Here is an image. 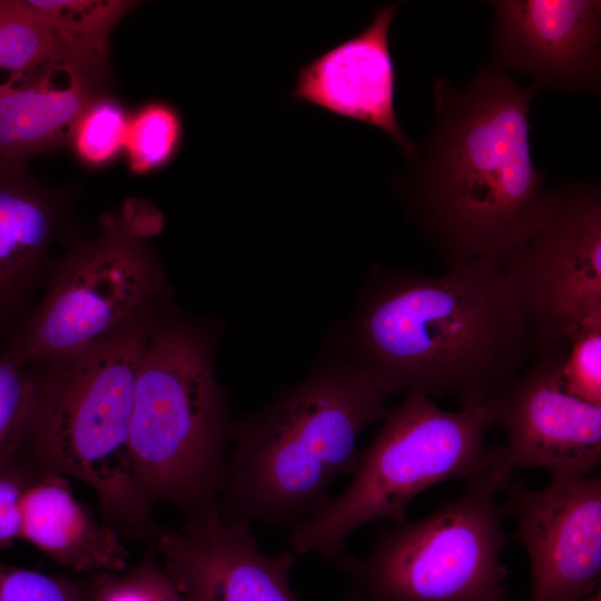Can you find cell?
<instances>
[{
	"mask_svg": "<svg viewBox=\"0 0 601 601\" xmlns=\"http://www.w3.org/2000/svg\"><path fill=\"white\" fill-rule=\"evenodd\" d=\"M335 345L386 395L484 405L532 361L533 335L500 257L439 276L374 268Z\"/></svg>",
	"mask_w": 601,
	"mask_h": 601,
	"instance_id": "cell-1",
	"label": "cell"
},
{
	"mask_svg": "<svg viewBox=\"0 0 601 601\" xmlns=\"http://www.w3.org/2000/svg\"><path fill=\"white\" fill-rule=\"evenodd\" d=\"M538 90L494 65L463 88L435 82L433 122L393 187L447 267L501 257L543 223L552 190L529 144Z\"/></svg>",
	"mask_w": 601,
	"mask_h": 601,
	"instance_id": "cell-2",
	"label": "cell"
},
{
	"mask_svg": "<svg viewBox=\"0 0 601 601\" xmlns=\"http://www.w3.org/2000/svg\"><path fill=\"white\" fill-rule=\"evenodd\" d=\"M386 394L336 346L296 384L236 421L218 497L228 523L292 526L322 512L356 470L357 441L388 412Z\"/></svg>",
	"mask_w": 601,
	"mask_h": 601,
	"instance_id": "cell-3",
	"label": "cell"
},
{
	"mask_svg": "<svg viewBox=\"0 0 601 601\" xmlns=\"http://www.w3.org/2000/svg\"><path fill=\"white\" fill-rule=\"evenodd\" d=\"M150 335L127 325L108 338L50 362L35 377L27 436L40 472L71 476L96 493L106 524L152 540L158 525L134 479L129 430L135 384Z\"/></svg>",
	"mask_w": 601,
	"mask_h": 601,
	"instance_id": "cell-4",
	"label": "cell"
},
{
	"mask_svg": "<svg viewBox=\"0 0 601 601\" xmlns=\"http://www.w3.org/2000/svg\"><path fill=\"white\" fill-rule=\"evenodd\" d=\"M213 343L180 324L149 337L138 367L129 446L136 489L185 518L216 508L235 421L214 370Z\"/></svg>",
	"mask_w": 601,
	"mask_h": 601,
	"instance_id": "cell-5",
	"label": "cell"
},
{
	"mask_svg": "<svg viewBox=\"0 0 601 601\" xmlns=\"http://www.w3.org/2000/svg\"><path fill=\"white\" fill-rule=\"evenodd\" d=\"M492 426L487 403L447 412L424 394L407 393L359 452L345 491L292 529L290 551L337 561L359 528L378 520L405 522L407 505L421 492L449 480L467 481L502 457L503 445L485 443Z\"/></svg>",
	"mask_w": 601,
	"mask_h": 601,
	"instance_id": "cell-6",
	"label": "cell"
},
{
	"mask_svg": "<svg viewBox=\"0 0 601 601\" xmlns=\"http://www.w3.org/2000/svg\"><path fill=\"white\" fill-rule=\"evenodd\" d=\"M512 474L504 453L430 515L395 524L363 559L337 562L370 601H510L501 553L508 543L496 501Z\"/></svg>",
	"mask_w": 601,
	"mask_h": 601,
	"instance_id": "cell-7",
	"label": "cell"
},
{
	"mask_svg": "<svg viewBox=\"0 0 601 601\" xmlns=\"http://www.w3.org/2000/svg\"><path fill=\"white\" fill-rule=\"evenodd\" d=\"M155 208L129 204L101 220L100 233L59 269L47 296L11 349L28 364L86 349L129 325L164 277L144 239L159 233Z\"/></svg>",
	"mask_w": 601,
	"mask_h": 601,
	"instance_id": "cell-8",
	"label": "cell"
},
{
	"mask_svg": "<svg viewBox=\"0 0 601 601\" xmlns=\"http://www.w3.org/2000/svg\"><path fill=\"white\" fill-rule=\"evenodd\" d=\"M528 318L534 353L601 322V191L570 181L551 193L543 223L500 257Z\"/></svg>",
	"mask_w": 601,
	"mask_h": 601,
	"instance_id": "cell-9",
	"label": "cell"
},
{
	"mask_svg": "<svg viewBox=\"0 0 601 601\" xmlns=\"http://www.w3.org/2000/svg\"><path fill=\"white\" fill-rule=\"evenodd\" d=\"M565 343L534 353L487 403L506 443L504 465L540 467L553 480L590 476L601 462V406L571 395L562 381Z\"/></svg>",
	"mask_w": 601,
	"mask_h": 601,
	"instance_id": "cell-10",
	"label": "cell"
},
{
	"mask_svg": "<svg viewBox=\"0 0 601 601\" xmlns=\"http://www.w3.org/2000/svg\"><path fill=\"white\" fill-rule=\"evenodd\" d=\"M513 518L531 566V601H585L600 589V476L553 480L541 490L509 483Z\"/></svg>",
	"mask_w": 601,
	"mask_h": 601,
	"instance_id": "cell-11",
	"label": "cell"
},
{
	"mask_svg": "<svg viewBox=\"0 0 601 601\" xmlns=\"http://www.w3.org/2000/svg\"><path fill=\"white\" fill-rule=\"evenodd\" d=\"M151 542L185 601H297L289 585L295 554H265L249 524L224 521L217 506L176 529L158 525Z\"/></svg>",
	"mask_w": 601,
	"mask_h": 601,
	"instance_id": "cell-12",
	"label": "cell"
},
{
	"mask_svg": "<svg viewBox=\"0 0 601 601\" xmlns=\"http://www.w3.org/2000/svg\"><path fill=\"white\" fill-rule=\"evenodd\" d=\"M492 55L495 67L568 93H598L601 79V2L496 0Z\"/></svg>",
	"mask_w": 601,
	"mask_h": 601,
	"instance_id": "cell-13",
	"label": "cell"
},
{
	"mask_svg": "<svg viewBox=\"0 0 601 601\" xmlns=\"http://www.w3.org/2000/svg\"><path fill=\"white\" fill-rule=\"evenodd\" d=\"M398 7L394 2L378 8L359 33L299 68L289 96L294 102L375 127L410 160L416 145L404 134L396 116V73L390 49V29Z\"/></svg>",
	"mask_w": 601,
	"mask_h": 601,
	"instance_id": "cell-14",
	"label": "cell"
},
{
	"mask_svg": "<svg viewBox=\"0 0 601 601\" xmlns=\"http://www.w3.org/2000/svg\"><path fill=\"white\" fill-rule=\"evenodd\" d=\"M55 562L78 573H119L128 550L120 534L99 523L75 497L68 477L28 476L21 501V536Z\"/></svg>",
	"mask_w": 601,
	"mask_h": 601,
	"instance_id": "cell-15",
	"label": "cell"
},
{
	"mask_svg": "<svg viewBox=\"0 0 601 601\" xmlns=\"http://www.w3.org/2000/svg\"><path fill=\"white\" fill-rule=\"evenodd\" d=\"M57 71L0 82V160L27 164L68 145L79 116L107 92V78L71 70L67 82L58 86L52 80Z\"/></svg>",
	"mask_w": 601,
	"mask_h": 601,
	"instance_id": "cell-16",
	"label": "cell"
},
{
	"mask_svg": "<svg viewBox=\"0 0 601 601\" xmlns=\"http://www.w3.org/2000/svg\"><path fill=\"white\" fill-rule=\"evenodd\" d=\"M58 220L56 199L26 164L0 160V306L27 284L46 255Z\"/></svg>",
	"mask_w": 601,
	"mask_h": 601,
	"instance_id": "cell-17",
	"label": "cell"
},
{
	"mask_svg": "<svg viewBox=\"0 0 601 601\" xmlns=\"http://www.w3.org/2000/svg\"><path fill=\"white\" fill-rule=\"evenodd\" d=\"M51 69L109 77V53L77 41L28 1L0 0V70L17 82Z\"/></svg>",
	"mask_w": 601,
	"mask_h": 601,
	"instance_id": "cell-18",
	"label": "cell"
},
{
	"mask_svg": "<svg viewBox=\"0 0 601 601\" xmlns=\"http://www.w3.org/2000/svg\"><path fill=\"white\" fill-rule=\"evenodd\" d=\"M185 137L184 118L176 105L152 100L130 112L124 155L134 174L149 175L171 165Z\"/></svg>",
	"mask_w": 601,
	"mask_h": 601,
	"instance_id": "cell-19",
	"label": "cell"
},
{
	"mask_svg": "<svg viewBox=\"0 0 601 601\" xmlns=\"http://www.w3.org/2000/svg\"><path fill=\"white\" fill-rule=\"evenodd\" d=\"M130 112L108 91L97 96L76 121L68 146L89 168H104L124 155Z\"/></svg>",
	"mask_w": 601,
	"mask_h": 601,
	"instance_id": "cell-20",
	"label": "cell"
},
{
	"mask_svg": "<svg viewBox=\"0 0 601 601\" xmlns=\"http://www.w3.org/2000/svg\"><path fill=\"white\" fill-rule=\"evenodd\" d=\"M37 11L77 41L109 52L117 24L138 4L126 0H29Z\"/></svg>",
	"mask_w": 601,
	"mask_h": 601,
	"instance_id": "cell-21",
	"label": "cell"
},
{
	"mask_svg": "<svg viewBox=\"0 0 601 601\" xmlns=\"http://www.w3.org/2000/svg\"><path fill=\"white\" fill-rule=\"evenodd\" d=\"M10 348L0 356V472L11 469L27 435L35 377Z\"/></svg>",
	"mask_w": 601,
	"mask_h": 601,
	"instance_id": "cell-22",
	"label": "cell"
},
{
	"mask_svg": "<svg viewBox=\"0 0 601 601\" xmlns=\"http://www.w3.org/2000/svg\"><path fill=\"white\" fill-rule=\"evenodd\" d=\"M561 372L571 395L601 406V322L583 325L565 339Z\"/></svg>",
	"mask_w": 601,
	"mask_h": 601,
	"instance_id": "cell-23",
	"label": "cell"
},
{
	"mask_svg": "<svg viewBox=\"0 0 601 601\" xmlns=\"http://www.w3.org/2000/svg\"><path fill=\"white\" fill-rule=\"evenodd\" d=\"M97 574L77 581L0 562V601H93Z\"/></svg>",
	"mask_w": 601,
	"mask_h": 601,
	"instance_id": "cell-24",
	"label": "cell"
},
{
	"mask_svg": "<svg viewBox=\"0 0 601 601\" xmlns=\"http://www.w3.org/2000/svg\"><path fill=\"white\" fill-rule=\"evenodd\" d=\"M28 476L12 469L0 472V546L21 536V501Z\"/></svg>",
	"mask_w": 601,
	"mask_h": 601,
	"instance_id": "cell-25",
	"label": "cell"
},
{
	"mask_svg": "<svg viewBox=\"0 0 601 601\" xmlns=\"http://www.w3.org/2000/svg\"><path fill=\"white\" fill-rule=\"evenodd\" d=\"M128 573L142 587L150 601H185L156 563L152 545Z\"/></svg>",
	"mask_w": 601,
	"mask_h": 601,
	"instance_id": "cell-26",
	"label": "cell"
},
{
	"mask_svg": "<svg viewBox=\"0 0 601 601\" xmlns=\"http://www.w3.org/2000/svg\"><path fill=\"white\" fill-rule=\"evenodd\" d=\"M93 601H150L142 587L129 574L98 573Z\"/></svg>",
	"mask_w": 601,
	"mask_h": 601,
	"instance_id": "cell-27",
	"label": "cell"
},
{
	"mask_svg": "<svg viewBox=\"0 0 601 601\" xmlns=\"http://www.w3.org/2000/svg\"><path fill=\"white\" fill-rule=\"evenodd\" d=\"M341 601H370L357 587H353Z\"/></svg>",
	"mask_w": 601,
	"mask_h": 601,
	"instance_id": "cell-28",
	"label": "cell"
}]
</instances>
